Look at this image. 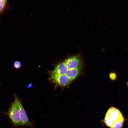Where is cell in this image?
I'll use <instances>...</instances> for the list:
<instances>
[{"instance_id":"cell-8","label":"cell","mask_w":128,"mask_h":128,"mask_svg":"<svg viewBox=\"0 0 128 128\" xmlns=\"http://www.w3.org/2000/svg\"><path fill=\"white\" fill-rule=\"evenodd\" d=\"M7 0H0V16L4 12Z\"/></svg>"},{"instance_id":"cell-11","label":"cell","mask_w":128,"mask_h":128,"mask_svg":"<svg viewBox=\"0 0 128 128\" xmlns=\"http://www.w3.org/2000/svg\"></svg>"},{"instance_id":"cell-4","label":"cell","mask_w":128,"mask_h":128,"mask_svg":"<svg viewBox=\"0 0 128 128\" xmlns=\"http://www.w3.org/2000/svg\"><path fill=\"white\" fill-rule=\"evenodd\" d=\"M68 69H72L82 65L83 61L81 53L70 56L64 61Z\"/></svg>"},{"instance_id":"cell-10","label":"cell","mask_w":128,"mask_h":128,"mask_svg":"<svg viewBox=\"0 0 128 128\" xmlns=\"http://www.w3.org/2000/svg\"><path fill=\"white\" fill-rule=\"evenodd\" d=\"M13 66L15 69H19L21 67V64L20 61H15L14 63Z\"/></svg>"},{"instance_id":"cell-2","label":"cell","mask_w":128,"mask_h":128,"mask_svg":"<svg viewBox=\"0 0 128 128\" xmlns=\"http://www.w3.org/2000/svg\"><path fill=\"white\" fill-rule=\"evenodd\" d=\"M14 98V101L10 102L11 105L8 110L4 114L8 116L14 126L17 127L21 126V120L18 107L16 99Z\"/></svg>"},{"instance_id":"cell-5","label":"cell","mask_w":128,"mask_h":128,"mask_svg":"<svg viewBox=\"0 0 128 128\" xmlns=\"http://www.w3.org/2000/svg\"><path fill=\"white\" fill-rule=\"evenodd\" d=\"M51 79L57 85L65 87L71 82L66 74L59 75L52 73H51Z\"/></svg>"},{"instance_id":"cell-9","label":"cell","mask_w":128,"mask_h":128,"mask_svg":"<svg viewBox=\"0 0 128 128\" xmlns=\"http://www.w3.org/2000/svg\"><path fill=\"white\" fill-rule=\"evenodd\" d=\"M109 77L110 79L112 81L116 80L117 78L116 73L114 72L110 73L109 74Z\"/></svg>"},{"instance_id":"cell-7","label":"cell","mask_w":128,"mask_h":128,"mask_svg":"<svg viewBox=\"0 0 128 128\" xmlns=\"http://www.w3.org/2000/svg\"><path fill=\"white\" fill-rule=\"evenodd\" d=\"M68 69L64 61L59 63L52 73L59 75L66 74Z\"/></svg>"},{"instance_id":"cell-3","label":"cell","mask_w":128,"mask_h":128,"mask_svg":"<svg viewBox=\"0 0 128 128\" xmlns=\"http://www.w3.org/2000/svg\"><path fill=\"white\" fill-rule=\"evenodd\" d=\"M14 98L16 99L18 107L19 114L21 120V125L27 126L32 127L34 124L30 121L29 119L26 111L23 106L21 99H19L15 92L13 93Z\"/></svg>"},{"instance_id":"cell-6","label":"cell","mask_w":128,"mask_h":128,"mask_svg":"<svg viewBox=\"0 0 128 128\" xmlns=\"http://www.w3.org/2000/svg\"><path fill=\"white\" fill-rule=\"evenodd\" d=\"M83 65L68 69L66 74L71 81L75 79L81 72Z\"/></svg>"},{"instance_id":"cell-1","label":"cell","mask_w":128,"mask_h":128,"mask_svg":"<svg viewBox=\"0 0 128 128\" xmlns=\"http://www.w3.org/2000/svg\"><path fill=\"white\" fill-rule=\"evenodd\" d=\"M124 120L120 110L114 107H111L107 111L103 122L105 125L110 128H121Z\"/></svg>"}]
</instances>
